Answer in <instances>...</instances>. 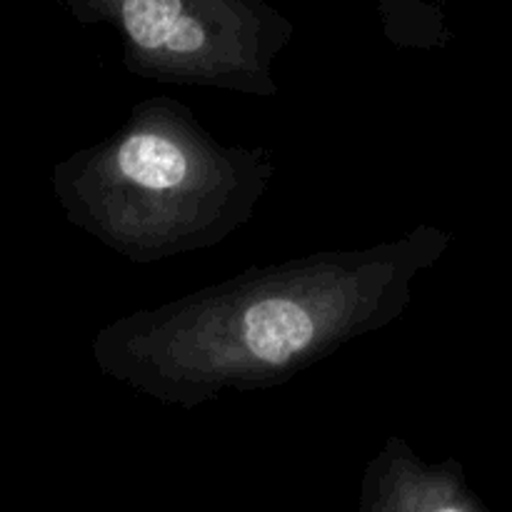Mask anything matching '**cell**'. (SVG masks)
<instances>
[{
  "label": "cell",
  "mask_w": 512,
  "mask_h": 512,
  "mask_svg": "<svg viewBox=\"0 0 512 512\" xmlns=\"http://www.w3.org/2000/svg\"><path fill=\"white\" fill-rule=\"evenodd\" d=\"M315 325L298 303L268 298L245 313V343L255 358L283 363L313 340Z\"/></svg>",
  "instance_id": "1"
},
{
  "label": "cell",
  "mask_w": 512,
  "mask_h": 512,
  "mask_svg": "<svg viewBox=\"0 0 512 512\" xmlns=\"http://www.w3.org/2000/svg\"><path fill=\"white\" fill-rule=\"evenodd\" d=\"M123 25L133 43L145 50L168 45L175 53H195L205 40L203 28L183 15L180 0H125Z\"/></svg>",
  "instance_id": "2"
},
{
  "label": "cell",
  "mask_w": 512,
  "mask_h": 512,
  "mask_svg": "<svg viewBox=\"0 0 512 512\" xmlns=\"http://www.w3.org/2000/svg\"><path fill=\"white\" fill-rule=\"evenodd\" d=\"M118 165L125 178L150 190L175 188L185 178V155L178 145L160 135H133L118 150Z\"/></svg>",
  "instance_id": "3"
},
{
  "label": "cell",
  "mask_w": 512,
  "mask_h": 512,
  "mask_svg": "<svg viewBox=\"0 0 512 512\" xmlns=\"http://www.w3.org/2000/svg\"><path fill=\"white\" fill-rule=\"evenodd\" d=\"M403 488L385 490L375 495L368 512H483L478 503L465 498L463 490L443 488L438 483H400Z\"/></svg>",
  "instance_id": "4"
}]
</instances>
